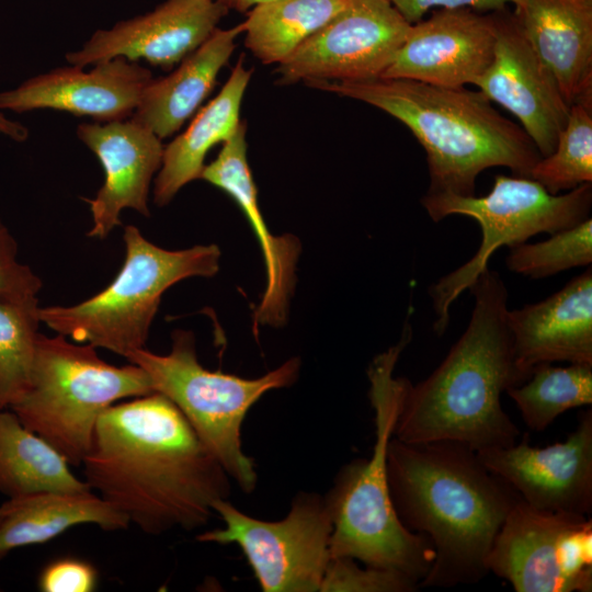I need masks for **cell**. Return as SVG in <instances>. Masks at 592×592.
<instances>
[{
  "label": "cell",
  "instance_id": "5b68a950",
  "mask_svg": "<svg viewBox=\"0 0 592 592\" xmlns=\"http://www.w3.org/2000/svg\"><path fill=\"white\" fill-rule=\"evenodd\" d=\"M408 321L399 341L373 358L367 368L368 398L374 410L375 443L368 458H357L338 474L325 497L331 520V558L349 557L420 582L435 558L430 539L409 531L398 519L387 477V447L408 379L396 377L397 362L411 341Z\"/></svg>",
  "mask_w": 592,
  "mask_h": 592
},
{
  "label": "cell",
  "instance_id": "836d02e7",
  "mask_svg": "<svg viewBox=\"0 0 592 592\" xmlns=\"http://www.w3.org/2000/svg\"><path fill=\"white\" fill-rule=\"evenodd\" d=\"M401 15L413 24L423 19L425 13L434 8L462 9L476 11H497L506 8L515 0H389Z\"/></svg>",
  "mask_w": 592,
  "mask_h": 592
},
{
  "label": "cell",
  "instance_id": "d6986e66",
  "mask_svg": "<svg viewBox=\"0 0 592 592\" xmlns=\"http://www.w3.org/2000/svg\"><path fill=\"white\" fill-rule=\"evenodd\" d=\"M515 364L527 379L542 364L592 365V269L547 298L508 310Z\"/></svg>",
  "mask_w": 592,
  "mask_h": 592
},
{
  "label": "cell",
  "instance_id": "4316f807",
  "mask_svg": "<svg viewBox=\"0 0 592 592\" xmlns=\"http://www.w3.org/2000/svg\"><path fill=\"white\" fill-rule=\"evenodd\" d=\"M505 392L515 402L528 429L542 432L567 410L592 403V365L542 364L524 383Z\"/></svg>",
  "mask_w": 592,
  "mask_h": 592
},
{
  "label": "cell",
  "instance_id": "7a4b0ae2",
  "mask_svg": "<svg viewBox=\"0 0 592 592\" xmlns=\"http://www.w3.org/2000/svg\"><path fill=\"white\" fill-rule=\"evenodd\" d=\"M387 477L398 519L426 536L435 551L420 588L476 583L489 572L487 557L520 499L476 451L453 441L410 444L391 437Z\"/></svg>",
  "mask_w": 592,
  "mask_h": 592
},
{
  "label": "cell",
  "instance_id": "e575fe53",
  "mask_svg": "<svg viewBox=\"0 0 592 592\" xmlns=\"http://www.w3.org/2000/svg\"><path fill=\"white\" fill-rule=\"evenodd\" d=\"M0 134L18 143H23L29 138V129L23 124L7 118L1 111Z\"/></svg>",
  "mask_w": 592,
  "mask_h": 592
},
{
  "label": "cell",
  "instance_id": "277c9868",
  "mask_svg": "<svg viewBox=\"0 0 592 592\" xmlns=\"http://www.w3.org/2000/svg\"><path fill=\"white\" fill-rule=\"evenodd\" d=\"M309 86L373 105L405 124L425 150L430 194L473 196L478 175L492 167L531 178L542 158L521 125L479 90L383 77Z\"/></svg>",
  "mask_w": 592,
  "mask_h": 592
},
{
  "label": "cell",
  "instance_id": "9c48e42d",
  "mask_svg": "<svg viewBox=\"0 0 592 592\" xmlns=\"http://www.w3.org/2000/svg\"><path fill=\"white\" fill-rule=\"evenodd\" d=\"M421 204L434 221L464 215L481 229V242L473 258L429 287L436 317L433 329L442 335L449 323L451 305L488 267L497 249L515 247L540 232L555 234L590 217L592 183L550 194L532 178L498 174L483 196L425 193Z\"/></svg>",
  "mask_w": 592,
  "mask_h": 592
},
{
  "label": "cell",
  "instance_id": "484cf974",
  "mask_svg": "<svg viewBox=\"0 0 592 592\" xmlns=\"http://www.w3.org/2000/svg\"><path fill=\"white\" fill-rule=\"evenodd\" d=\"M348 0H269L241 23L244 45L265 65H278L331 21Z\"/></svg>",
  "mask_w": 592,
  "mask_h": 592
},
{
  "label": "cell",
  "instance_id": "d4e9b609",
  "mask_svg": "<svg viewBox=\"0 0 592 592\" xmlns=\"http://www.w3.org/2000/svg\"><path fill=\"white\" fill-rule=\"evenodd\" d=\"M67 459L27 429L10 409H0V492L7 498L42 491H87L89 485Z\"/></svg>",
  "mask_w": 592,
  "mask_h": 592
},
{
  "label": "cell",
  "instance_id": "30bf717a",
  "mask_svg": "<svg viewBox=\"0 0 592 592\" xmlns=\"http://www.w3.org/2000/svg\"><path fill=\"white\" fill-rule=\"evenodd\" d=\"M212 509L224 526L196 539L237 545L263 592H320L331 560L332 520L325 497L299 492L280 521L250 516L228 499L216 500Z\"/></svg>",
  "mask_w": 592,
  "mask_h": 592
},
{
  "label": "cell",
  "instance_id": "2e32d148",
  "mask_svg": "<svg viewBox=\"0 0 592 592\" xmlns=\"http://www.w3.org/2000/svg\"><path fill=\"white\" fill-rule=\"evenodd\" d=\"M493 13L468 8L439 9L411 24L383 78L460 88L475 84L493 56Z\"/></svg>",
  "mask_w": 592,
  "mask_h": 592
},
{
  "label": "cell",
  "instance_id": "4fadbf2b",
  "mask_svg": "<svg viewBox=\"0 0 592 592\" xmlns=\"http://www.w3.org/2000/svg\"><path fill=\"white\" fill-rule=\"evenodd\" d=\"M492 13L496 26L492 60L474 86L491 102L512 113L540 156H548L566 126L570 105L513 12L504 8Z\"/></svg>",
  "mask_w": 592,
  "mask_h": 592
},
{
  "label": "cell",
  "instance_id": "d590c367",
  "mask_svg": "<svg viewBox=\"0 0 592 592\" xmlns=\"http://www.w3.org/2000/svg\"><path fill=\"white\" fill-rule=\"evenodd\" d=\"M213 1L221 4L228 11L236 10L238 12H247V11H250L253 7L269 0H213Z\"/></svg>",
  "mask_w": 592,
  "mask_h": 592
},
{
  "label": "cell",
  "instance_id": "52a82bcc",
  "mask_svg": "<svg viewBox=\"0 0 592 592\" xmlns=\"http://www.w3.org/2000/svg\"><path fill=\"white\" fill-rule=\"evenodd\" d=\"M123 240L124 263L111 284L81 303L39 307L38 312L58 334L125 357L145 348L164 292L185 278L214 276L220 250L216 244L163 249L133 225L125 226Z\"/></svg>",
  "mask_w": 592,
  "mask_h": 592
},
{
  "label": "cell",
  "instance_id": "f546056e",
  "mask_svg": "<svg viewBox=\"0 0 592 592\" xmlns=\"http://www.w3.org/2000/svg\"><path fill=\"white\" fill-rule=\"evenodd\" d=\"M505 265L511 272L538 280L592 263V218L551 234L539 242L510 248Z\"/></svg>",
  "mask_w": 592,
  "mask_h": 592
},
{
  "label": "cell",
  "instance_id": "d6a6232c",
  "mask_svg": "<svg viewBox=\"0 0 592 592\" xmlns=\"http://www.w3.org/2000/svg\"><path fill=\"white\" fill-rule=\"evenodd\" d=\"M98 583L93 565L78 558H60L47 563L38 576L42 592H91Z\"/></svg>",
  "mask_w": 592,
  "mask_h": 592
},
{
  "label": "cell",
  "instance_id": "5bb4252c",
  "mask_svg": "<svg viewBox=\"0 0 592 592\" xmlns=\"http://www.w3.org/2000/svg\"><path fill=\"white\" fill-rule=\"evenodd\" d=\"M480 462L508 482L530 506L590 515L592 511V410L580 414L563 442L530 444L528 433L508 447L476 452Z\"/></svg>",
  "mask_w": 592,
  "mask_h": 592
},
{
  "label": "cell",
  "instance_id": "8fae6325",
  "mask_svg": "<svg viewBox=\"0 0 592 592\" xmlns=\"http://www.w3.org/2000/svg\"><path fill=\"white\" fill-rule=\"evenodd\" d=\"M516 592H591L592 520L534 509L521 498L486 560Z\"/></svg>",
  "mask_w": 592,
  "mask_h": 592
},
{
  "label": "cell",
  "instance_id": "ac0fdd59",
  "mask_svg": "<svg viewBox=\"0 0 592 592\" xmlns=\"http://www.w3.org/2000/svg\"><path fill=\"white\" fill-rule=\"evenodd\" d=\"M76 134L96 156L104 171V182L96 195L84 198L92 216L88 236L107 237L122 225L124 209L149 217L150 185L162 163V139L130 117L109 123H81Z\"/></svg>",
  "mask_w": 592,
  "mask_h": 592
},
{
  "label": "cell",
  "instance_id": "7c38bea8",
  "mask_svg": "<svg viewBox=\"0 0 592 592\" xmlns=\"http://www.w3.org/2000/svg\"><path fill=\"white\" fill-rule=\"evenodd\" d=\"M411 24L389 0H348L325 26L277 66L280 82L357 81L380 77Z\"/></svg>",
  "mask_w": 592,
  "mask_h": 592
},
{
  "label": "cell",
  "instance_id": "ffe728a7",
  "mask_svg": "<svg viewBox=\"0 0 592 592\" xmlns=\"http://www.w3.org/2000/svg\"><path fill=\"white\" fill-rule=\"evenodd\" d=\"M247 124L241 122L223 143L217 157L205 164L201 179L227 193L240 207L262 249L266 286L253 315V331L261 326H282L295 286L300 243L289 234L273 236L258 204V190L247 159Z\"/></svg>",
  "mask_w": 592,
  "mask_h": 592
},
{
  "label": "cell",
  "instance_id": "3957f363",
  "mask_svg": "<svg viewBox=\"0 0 592 592\" xmlns=\"http://www.w3.org/2000/svg\"><path fill=\"white\" fill-rule=\"evenodd\" d=\"M468 289L474 307L467 328L425 379L408 380L394 430L402 442L453 441L477 452L512 446L520 436L501 405L502 392L526 380L506 323V286L487 267Z\"/></svg>",
  "mask_w": 592,
  "mask_h": 592
},
{
  "label": "cell",
  "instance_id": "9a60e30c",
  "mask_svg": "<svg viewBox=\"0 0 592 592\" xmlns=\"http://www.w3.org/2000/svg\"><path fill=\"white\" fill-rule=\"evenodd\" d=\"M227 13L213 0H166L150 12L95 31L65 58L82 68L123 57L170 70L197 49Z\"/></svg>",
  "mask_w": 592,
  "mask_h": 592
},
{
  "label": "cell",
  "instance_id": "6da1fadb",
  "mask_svg": "<svg viewBox=\"0 0 592 592\" xmlns=\"http://www.w3.org/2000/svg\"><path fill=\"white\" fill-rule=\"evenodd\" d=\"M80 466L92 491L153 536L204 526L231 491L218 459L156 391L106 409Z\"/></svg>",
  "mask_w": 592,
  "mask_h": 592
},
{
  "label": "cell",
  "instance_id": "44dd1931",
  "mask_svg": "<svg viewBox=\"0 0 592 592\" xmlns=\"http://www.w3.org/2000/svg\"><path fill=\"white\" fill-rule=\"evenodd\" d=\"M513 5L567 103L592 95V0H515Z\"/></svg>",
  "mask_w": 592,
  "mask_h": 592
},
{
  "label": "cell",
  "instance_id": "603a6c76",
  "mask_svg": "<svg viewBox=\"0 0 592 592\" xmlns=\"http://www.w3.org/2000/svg\"><path fill=\"white\" fill-rule=\"evenodd\" d=\"M252 73V69L244 67L241 56L218 94L194 114L184 132L164 146L153 183L157 206L168 205L182 187L201 179L208 151L236 132Z\"/></svg>",
  "mask_w": 592,
  "mask_h": 592
},
{
  "label": "cell",
  "instance_id": "f1b7e54d",
  "mask_svg": "<svg viewBox=\"0 0 592 592\" xmlns=\"http://www.w3.org/2000/svg\"><path fill=\"white\" fill-rule=\"evenodd\" d=\"M531 178L550 194L592 183V95L580 98L570 105L554 151L540 158Z\"/></svg>",
  "mask_w": 592,
  "mask_h": 592
},
{
  "label": "cell",
  "instance_id": "ba28073f",
  "mask_svg": "<svg viewBox=\"0 0 592 592\" xmlns=\"http://www.w3.org/2000/svg\"><path fill=\"white\" fill-rule=\"evenodd\" d=\"M171 338L167 354L144 348L125 358L146 372L153 391L178 407L238 487L246 493L253 492L258 475L253 458L242 449L243 421L263 395L296 382L299 358H289L261 377L243 378L204 367L192 331L178 329Z\"/></svg>",
  "mask_w": 592,
  "mask_h": 592
},
{
  "label": "cell",
  "instance_id": "cb8c5ba5",
  "mask_svg": "<svg viewBox=\"0 0 592 592\" xmlns=\"http://www.w3.org/2000/svg\"><path fill=\"white\" fill-rule=\"evenodd\" d=\"M81 524L117 531L130 523L92 490L42 491L8 498L0 505V560L16 548L45 544Z\"/></svg>",
  "mask_w": 592,
  "mask_h": 592
},
{
  "label": "cell",
  "instance_id": "7402d4cb",
  "mask_svg": "<svg viewBox=\"0 0 592 592\" xmlns=\"http://www.w3.org/2000/svg\"><path fill=\"white\" fill-rule=\"evenodd\" d=\"M242 32L241 23L230 29L217 27L173 71L164 77H152L130 118L160 139L175 134L212 92Z\"/></svg>",
  "mask_w": 592,
  "mask_h": 592
},
{
  "label": "cell",
  "instance_id": "8992f818",
  "mask_svg": "<svg viewBox=\"0 0 592 592\" xmlns=\"http://www.w3.org/2000/svg\"><path fill=\"white\" fill-rule=\"evenodd\" d=\"M151 392L138 365L115 366L91 344L39 333L27 387L9 409L70 465L80 466L101 414L124 399Z\"/></svg>",
  "mask_w": 592,
  "mask_h": 592
},
{
  "label": "cell",
  "instance_id": "4dcf8cb0",
  "mask_svg": "<svg viewBox=\"0 0 592 592\" xmlns=\"http://www.w3.org/2000/svg\"><path fill=\"white\" fill-rule=\"evenodd\" d=\"M417 581L397 571L365 566L349 557L331 558L320 592H414Z\"/></svg>",
  "mask_w": 592,
  "mask_h": 592
},
{
  "label": "cell",
  "instance_id": "83f0119b",
  "mask_svg": "<svg viewBox=\"0 0 592 592\" xmlns=\"http://www.w3.org/2000/svg\"><path fill=\"white\" fill-rule=\"evenodd\" d=\"M37 297H0V409H9L27 387L37 338Z\"/></svg>",
  "mask_w": 592,
  "mask_h": 592
},
{
  "label": "cell",
  "instance_id": "1f68e13d",
  "mask_svg": "<svg viewBox=\"0 0 592 592\" xmlns=\"http://www.w3.org/2000/svg\"><path fill=\"white\" fill-rule=\"evenodd\" d=\"M41 278L18 259V244L0 219V297L24 299L37 297Z\"/></svg>",
  "mask_w": 592,
  "mask_h": 592
},
{
  "label": "cell",
  "instance_id": "e0dca14e",
  "mask_svg": "<svg viewBox=\"0 0 592 592\" xmlns=\"http://www.w3.org/2000/svg\"><path fill=\"white\" fill-rule=\"evenodd\" d=\"M151 79L147 67L123 57L95 64L90 70L68 64L0 91V111L54 110L96 123L123 121L133 115Z\"/></svg>",
  "mask_w": 592,
  "mask_h": 592
}]
</instances>
